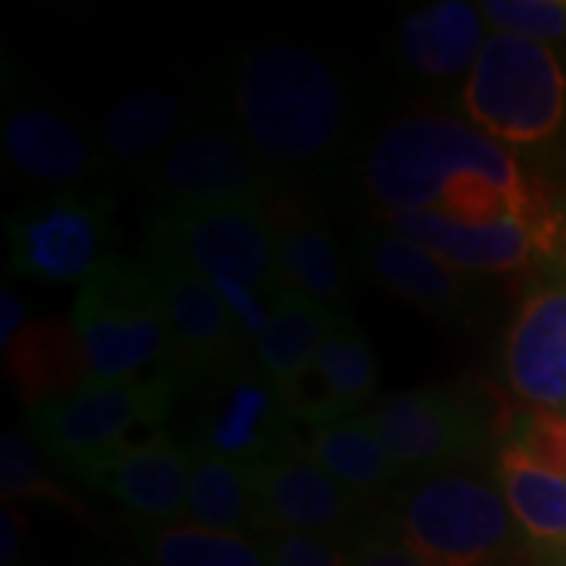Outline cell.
<instances>
[{
  "label": "cell",
  "mask_w": 566,
  "mask_h": 566,
  "mask_svg": "<svg viewBox=\"0 0 566 566\" xmlns=\"http://www.w3.org/2000/svg\"><path fill=\"white\" fill-rule=\"evenodd\" d=\"M233 129L283 180L340 161L356 104L344 73L303 44H259L230 76Z\"/></svg>",
  "instance_id": "obj_1"
},
{
  "label": "cell",
  "mask_w": 566,
  "mask_h": 566,
  "mask_svg": "<svg viewBox=\"0 0 566 566\" xmlns=\"http://www.w3.org/2000/svg\"><path fill=\"white\" fill-rule=\"evenodd\" d=\"M472 174L528 180L520 158L472 123L441 114H412L390 123L368 145L359 182L381 214L438 211L450 186Z\"/></svg>",
  "instance_id": "obj_2"
},
{
  "label": "cell",
  "mask_w": 566,
  "mask_h": 566,
  "mask_svg": "<svg viewBox=\"0 0 566 566\" xmlns=\"http://www.w3.org/2000/svg\"><path fill=\"white\" fill-rule=\"evenodd\" d=\"M457 107L510 151H538L566 126L564 61L551 44L494 32L460 85Z\"/></svg>",
  "instance_id": "obj_3"
},
{
  "label": "cell",
  "mask_w": 566,
  "mask_h": 566,
  "mask_svg": "<svg viewBox=\"0 0 566 566\" xmlns=\"http://www.w3.org/2000/svg\"><path fill=\"white\" fill-rule=\"evenodd\" d=\"M182 390L186 385L174 368L136 381L85 385L70 397L29 409L25 428L54 463L92 485L114 453L139 441L142 428L161 431Z\"/></svg>",
  "instance_id": "obj_4"
},
{
  "label": "cell",
  "mask_w": 566,
  "mask_h": 566,
  "mask_svg": "<svg viewBox=\"0 0 566 566\" xmlns=\"http://www.w3.org/2000/svg\"><path fill=\"white\" fill-rule=\"evenodd\" d=\"M70 322L85 346L92 385L136 381L170 365L161 290L148 264L111 255L80 286Z\"/></svg>",
  "instance_id": "obj_5"
},
{
  "label": "cell",
  "mask_w": 566,
  "mask_h": 566,
  "mask_svg": "<svg viewBox=\"0 0 566 566\" xmlns=\"http://www.w3.org/2000/svg\"><path fill=\"white\" fill-rule=\"evenodd\" d=\"M368 419L403 472H428L460 463L494 438L510 441L520 412L501 390L463 378L394 394Z\"/></svg>",
  "instance_id": "obj_6"
},
{
  "label": "cell",
  "mask_w": 566,
  "mask_h": 566,
  "mask_svg": "<svg viewBox=\"0 0 566 566\" xmlns=\"http://www.w3.org/2000/svg\"><path fill=\"white\" fill-rule=\"evenodd\" d=\"M390 520L424 566H504L520 547L501 488L465 472L416 482Z\"/></svg>",
  "instance_id": "obj_7"
},
{
  "label": "cell",
  "mask_w": 566,
  "mask_h": 566,
  "mask_svg": "<svg viewBox=\"0 0 566 566\" xmlns=\"http://www.w3.org/2000/svg\"><path fill=\"white\" fill-rule=\"evenodd\" d=\"M145 255L180 264L214 290H243L262 300L283 293L277 227L268 208H155L145 218Z\"/></svg>",
  "instance_id": "obj_8"
},
{
  "label": "cell",
  "mask_w": 566,
  "mask_h": 566,
  "mask_svg": "<svg viewBox=\"0 0 566 566\" xmlns=\"http://www.w3.org/2000/svg\"><path fill=\"white\" fill-rule=\"evenodd\" d=\"M117 199L107 189H70L32 199L7 221L10 271L29 281L85 283L107 259Z\"/></svg>",
  "instance_id": "obj_9"
},
{
  "label": "cell",
  "mask_w": 566,
  "mask_h": 566,
  "mask_svg": "<svg viewBox=\"0 0 566 566\" xmlns=\"http://www.w3.org/2000/svg\"><path fill=\"white\" fill-rule=\"evenodd\" d=\"M277 170L249 148L237 129L192 126L145 180V192L167 211H214V208H264L281 196Z\"/></svg>",
  "instance_id": "obj_10"
},
{
  "label": "cell",
  "mask_w": 566,
  "mask_h": 566,
  "mask_svg": "<svg viewBox=\"0 0 566 566\" xmlns=\"http://www.w3.org/2000/svg\"><path fill=\"white\" fill-rule=\"evenodd\" d=\"M296 422L300 419L281 387L252 356H245L199 387L189 447L243 469H262L300 450Z\"/></svg>",
  "instance_id": "obj_11"
},
{
  "label": "cell",
  "mask_w": 566,
  "mask_h": 566,
  "mask_svg": "<svg viewBox=\"0 0 566 566\" xmlns=\"http://www.w3.org/2000/svg\"><path fill=\"white\" fill-rule=\"evenodd\" d=\"M145 264L161 290L164 322L170 337L167 368L180 375L182 385H208L230 365L252 356V344L245 340L237 315L211 283L164 259L145 255Z\"/></svg>",
  "instance_id": "obj_12"
},
{
  "label": "cell",
  "mask_w": 566,
  "mask_h": 566,
  "mask_svg": "<svg viewBox=\"0 0 566 566\" xmlns=\"http://www.w3.org/2000/svg\"><path fill=\"white\" fill-rule=\"evenodd\" d=\"M252 488L268 538L277 532H303L346 545L365 526V501L349 494L300 450L252 469Z\"/></svg>",
  "instance_id": "obj_13"
},
{
  "label": "cell",
  "mask_w": 566,
  "mask_h": 566,
  "mask_svg": "<svg viewBox=\"0 0 566 566\" xmlns=\"http://www.w3.org/2000/svg\"><path fill=\"white\" fill-rule=\"evenodd\" d=\"M356 264L381 290L447 324H469L482 300V286L472 274L390 227L365 230L356 240Z\"/></svg>",
  "instance_id": "obj_14"
},
{
  "label": "cell",
  "mask_w": 566,
  "mask_h": 566,
  "mask_svg": "<svg viewBox=\"0 0 566 566\" xmlns=\"http://www.w3.org/2000/svg\"><path fill=\"white\" fill-rule=\"evenodd\" d=\"M506 387L532 409L566 412V281L532 286L506 327Z\"/></svg>",
  "instance_id": "obj_15"
},
{
  "label": "cell",
  "mask_w": 566,
  "mask_h": 566,
  "mask_svg": "<svg viewBox=\"0 0 566 566\" xmlns=\"http://www.w3.org/2000/svg\"><path fill=\"white\" fill-rule=\"evenodd\" d=\"M189 482L192 450L164 431H151L114 453L92 488L104 491L139 528H161L186 523Z\"/></svg>",
  "instance_id": "obj_16"
},
{
  "label": "cell",
  "mask_w": 566,
  "mask_h": 566,
  "mask_svg": "<svg viewBox=\"0 0 566 566\" xmlns=\"http://www.w3.org/2000/svg\"><path fill=\"white\" fill-rule=\"evenodd\" d=\"M3 158L20 177L54 192L88 189L95 177H104L98 139L44 104H7Z\"/></svg>",
  "instance_id": "obj_17"
},
{
  "label": "cell",
  "mask_w": 566,
  "mask_h": 566,
  "mask_svg": "<svg viewBox=\"0 0 566 566\" xmlns=\"http://www.w3.org/2000/svg\"><path fill=\"white\" fill-rule=\"evenodd\" d=\"M186 123L189 111L170 88L151 85L123 95L104 114L98 129L104 177L145 186V180L158 170V164L189 129Z\"/></svg>",
  "instance_id": "obj_18"
},
{
  "label": "cell",
  "mask_w": 566,
  "mask_h": 566,
  "mask_svg": "<svg viewBox=\"0 0 566 566\" xmlns=\"http://www.w3.org/2000/svg\"><path fill=\"white\" fill-rule=\"evenodd\" d=\"M485 41V17L475 3L438 0L400 22L394 35V61L412 80H465Z\"/></svg>",
  "instance_id": "obj_19"
},
{
  "label": "cell",
  "mask_w": 566,
  "mask_h": 566,
  "mask_svg": "<svg viewBox=\"0 0 566 566\" xmlns=\"http://www.w3.org/2000/svg\"><path fill=\"white\" fill-rule=\"evenodd\" d=\"M381 378L378 356L363 331L344 318L331 327L327 340L318 349V359L312 368V378L296 406V419L315 428L346 422L365 416V403L375 397Z\"/></svg>",
  "instance_id": "obj_20"
},
{
  "label": "cell",
  "mask_w": 566,
  "mask_h": 566,
  "mask_svg": "<svg viewBox=\"0 0 566 566\" xmlns=\"http://www.w3.org/2000/svg\"><path fill=\"white\" fill-rule=\"evenodd\" d=\"M3 363L17 397L29 409L54 403L92 385L80 331L61 315L29 318L17 340L3 349Z\"/></svg>",
  "instance_id": "obj_21"
},
{
  "label": "cell",
  "mask_w": 566,
  "mask_h": 566,
  "mask_svg": "<svg viewBox=\"0 0 566 566\" xmlns=\"http://www.w3.org/2000/svg\"><path fill=\"white\" fill-rule=\"evenodd\" d=\"M337 322H344V318L322 305L308 303L293 290H283L271 303L268 324L252 344V359L274 385L281 387L293 412L303 400L318 349Z\"/></svg>",
  "instance_id": "obj_22"
},
{
  "label": "cell",
  "mask_w": 566,
  "mask_h": 566,
  "mask_svg": "<svg viewBox=\"0 0 566 566\" xmlns=\"http://www.w3.org/2000/svg\"><path fill=\"white\" fill-rule=\"evenodd\" d=\"M274 227L283 290H293L308 303L349 318V271L322 214L296 211L290 221H274Z\"/></svg>",
  "instance_id": "obj_23"
},
{
  "label": "cell",
  "mask_w": 566,
  "mask_h": 566,
  "mask_svg": "<svg viewBox=\"0 0 566 566\" xmlns=\"http://www.w3.org/2000/svg\"><path fill=\"white\" fill-rule=\"evenodd\" d=\"M497 488L528 545L551 554L566 551V475L532 460L516 441L497 447Z\"/></svg>",
  "instance_id": "obj_24"
},
{
  "label": "cell",
  "mask_w": 566,
  "mask_h": 566,
  "mask_svg": "<svg viewBox=\"0 0 566 566\" xmlns=\"http://www.w3.org/2000/svg\"><path fill=\"white\" fill-rule=\"evenodd\" d=\"M300 453L322 465L334 482H340L359 501L381 494L403 475V469L387 453L368 412L346 422L315 428L308 444L300 447Z\"/></svg>",
  "instance_id": "obj_25"
},
{
  "label": "cell",
  "mask_w": 566,
  "mask_h": 566,
  "mask_svg": "<svg viewBox=\"0 0 566 566\" xmlns=\"http://www.w3.org/2000/svg\"><path fill=\"white\" fill-rule=\"evenodd\" d=\"M189 450H192V482H189L186 523L211 532L264 538L262 513L252 488V469L221 460L199 447Z\"/></svg>",
  "instance_id": "obj_26"
},
{
  "label": "cell",
  "mask_w": 566,
  "mask_h": 566,
  "mask_svg": "<svg viewBox=\"0 0 566 566\" xmlns=\"http://www.w3.org/2000/svg\"><path fill=\"white\" fill-rule=\"evenodd\" d=\"M148 566H271V547L255 535L211 532L192 523L136 528Z\"/></svg>",
  "instance_id": "obj_27"
},
{
  "label": "cell",
  "mask_w": 566,
  "mask_h": 566,
  "mask_svg": "<svg viewBox=\"0 0 566 566\" xmlns=\"http://www.w3.org/2000/svg\"><path fill=\"white\" fill-rule=\"evenodd\" d=\"M0 488H3V501H44V504H54L66 510V513H76L85 516V506L80 504L76 494H70L66 488L57 482V475L51 472V465L44 463V450L39 447L35 438H25V434H3V444H0Z\"/></svg>",
  "instance_id": "obj_28"
},
{
  "label": "cell",
  "mask_w": 566,
  "mask_h": 566,
  "mask_svg": "<svg viewBox=\"0 0 566 566\" xmlns=\"http://www.w3.org/2000/svg\"><path fill=\"white\" fill-rule=\"evenodd\" d=\"M479 10L485 22L506 35L542 44L566 39V0H485Z\"/></svg>",
  "instance_id": "obj_29"
},
{
  "label": "cell",
  "mask_w": 566,
  "mask_h": 566,
  "mask_svg": "<svg viewBox=\"0 0 566 566\" xmlns=\"http://www.w3.org/2000/svg\"><path fill=\"white\" fill-rule=\"evenodd\" d=\"M510 441L523 447L532 460L566 475V412L532 409L526 416H520Z\"/></svg>",
  "instance_id": "obj_30"
},
{
  "label": "cell",
  "mask_w": 566,
  "mask_h": 566,
  "mask_svg": "<svg viewBox=\"0 0 566 566\" xmlns=\"http://www.w3.org/2000/svg\"><path fill=\"white\" fill-rule=\"evenodd\" d=\"M349 566H424L403 535L397 532L390 516L381 520H365L359 535L349 542Z\"/></svg>",
  "instance_id": "obj_31"
},
{
  "label": "cell",
  "mask_w": 566,
  "mask_h": 566,
  "mask_svg": "<svg viewBox=\"0 0 566 566\" xmlns=\"http://www.w3.org/2000/svg\"><path fill=\"white\" fill-rule=\"evenodd\" d=\"M271 566H349V547L324 535L277 532L268 538Z\"/></svg>",
  "instance_id": "obj_32"
},
{
  "label": "cell",
  "mask_w": 566,
  "mask_h": 566,
  "mask_svg": "<svg viewBox=\"0 0 566 566\" xmlns=\"http://www.w3.org/2000/svg\"><path fill=\"white\" fill-rule=\"evenodd\" d=\"M0 560L3 566H13L20 560V551L25 545V532H29V520L22 513L20 506L3 504V513H0Z\"/></svg>",
  "instance_id": "obj_33"
},
{
  "label": "cell",
  "mask_w": 566,
  "mask_h": 566,
  "mask_svg": "<svg viewBox=\"0 0 566 566\" xmlns=\"http://www.w3.org/2000/svg\"><path fill=\"white\" fill-rule=\"evenodd\" d=\"M25 322H29V318H25V303H22L20 293L3 290V293H0V346H3V349L17 340V334L25 327Z\"/></svg>",
  "instance_id": "obj_34"
},
{
  "label": "cell",
  "mask_w": 566,
  "mask_h": 566,
  "mask_svg": "<svg viewBox=\"0 0 566 566\" xmlns=\"http://www.w3.org/2000/svg\"><path fill=\"white\" fill-rule=\"evenodd\" d=\"M545 566H566V551L564 554H551Z\"/></svg>",
  "instance_id": "obj_35"
},
{
  "label": "cell",
  "mask_w": 566,
  "mask_h": 566,
  "mask_svg": "<svg viewBox=\"0 0 566 566\" xmlns=\"http://www.w3.org/2000/svg\"><path fill=\"white\" fill-rule=\"evenodd\" d=\"M95 566H136V564H120V560H114V564H95Z\"/></svg>",
  "instance_id": "obj_36"
}]
</instances>
